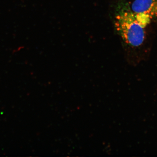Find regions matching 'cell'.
I'll use <instances>...</instances> for the list:
<instances>
[{"mask_svg":"<svg viewBox=\"0 0 157 157\" xmlns=\"http://www.w3.org/2000/svg\"><path fill=\"white\" fill-rule=\"evenodd\" d=\"M114 29L123 42L132 47L143 44L145 26L140 22L126 0H117L111 10Z\"/></svg>","mask_w":157,"mask_h":157,"instance_id":"1","label":"cell"},{"mask_svg":"<svg viewBox=\"0 0 157 157\" xmlns=\"http://www.w3.org/2000/svg\"><path fill=\"white\" fill-rule=\"evenodd\" d=\"M130 7L145 26L157 20V0H135Z\"/></svg>","mask_w":157,"mask_h":157,"instance_id":"2","label":"cell"}]
</instances>
